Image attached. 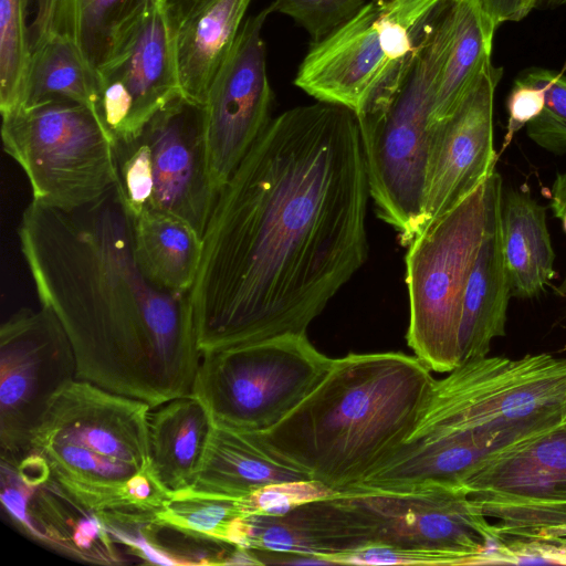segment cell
Listing matches in <instances>:
<instances>
[{
    "label": "cell",
    "mask_w": 566,
    "mask_h": 566,
    "mask_svg": "<svg viewBox=\"0 0 566 566\" xmlns=\"http://www.w3.org/2000/svg\"><path fill=\"white\" fill-rule=\"evenodd\" d=\"M369 197L354 112L317 101L272 118L202 235L200 352L306 333L367 260Z\"/></svg>",
    "instance_id": "1"
},
{
    "label": "cell",
    "mask_w": 566,
    "mask_h": 566,
    "mask_svg": "<svg viewBox=\"0 0 566 566\" xmlns=\"http://www.w3.org/2000/svg\"><path fill=\"white\" fill-rule=\"evenodd\" d=\"M19 239L42 306L71 342L76 379L150 407L191 392L201 352L189 294L139 272L115 188L74 212L32 201Z\"/></svg>",
    "instance_id": "2"
},
{
    "label": "cell",
    "mask_w": 566,
    "mask_h": 566,
    "mask_svg": "<svg viewBox=\"0 0 566 566\" xmlns=\"http://www.w3.org/2000/svg\"><path fill=\"white\" fill-rule=\"evenodd\" d=\"M566 426V358L468 359L436 380L397 451L349 492L411 493L461 485L486 462Z\"/></svg>",
    "instance_id": "3"
},
{
    "label": "cell",
    "mask_w": 566,
    "mask_h": 566,
    "mask_svg": "<svg viewBox=\"0 0 566 566\" xmlns=\"http://www.w3.org/2000/svg\"><path fill=\"white\" fill-rule=\"evenodd\" d=\"M434 381L416 356L348 354L334 359L291 413L259 434L275 454L345 494L406 441Z\"/></svg>",
    "instance_id": "4"
},
{
    "label": "cell",
    "mask_w": 566,
    "mask_h": 566,
    "mask_svg": "<svg viewBox=\"0 0 566 566\" xmlns=\"http://www.w3.org/2000/svg\"><path fill=\"white\" fill-rule=\"evenodd\" d=\"M142 400L74 379L51 401L31 439L51 480L105 525L148 523L156 514L135 505L127 484L150 468L148 415Z\"/></svg>",
    "instance_id": "5"
},
{
    "label": "cell",
    "mask_w": 566,
    "mask_h": 566,
    "mask_svg": "<svg viewBox=\"0 0 566 566\" xmlns=\"http://www.w3.org/2000/svg\"><path fill=\"white\" fill-rule=\"evenodd\" d=\"M440 11L400 82L355 113L369 196L379 218L398 232L406 247L424 227L430 115L441 53Z\"/></svg>",
    "instance_id": "6"
},
{
    "label": "cell",
    "mask_w": 566,
    "mask_h": 566,
    "mask_svg": "<svg viewBox=\"0 0 566 566\" xmlns=\"http://www.w3.org/2000/svg\"><path fill=\"white\" fill-rule=\"evenodd\" d=\"M447 0H369L311 48L294 84L318 102L356 113L407 72Z\"/></svg>",
    "instance_id": "7"
},
{
    "label": "cell",
    "mask_w": 566,
    "mask_h": 566,
    "mask_svg": "<svg viewBox=\"0 0 566 566\" xmlns=\"http://www.w3.org/2000/svg\"><path fill=\"white\" fill-rule=\"evenodd\" d=\"M115 190L130 219L160 211L201 238L218 193L207 164L206 107L182 93L129 139L114 140Z\"/></svg>",
    "instance_id": "8"
},
{
    "label": "cell",
    "mask_w": 566,
    "mask_h": 566,
    "mask_svg": "<svg viewBox=\"0 0 566 566\" xmlns=\"http://www.w3.org/2000/svg\"><path fill=\"white\" fill-rule=\"evenodd\" d=\"M1 136L29 179L33 202L74 212L115 188L114 138L86 105L51 101L18 108L2 115Z\"/></svg>",
    "instance_id": "9"
},
{
    "label": "cell",
    "mask_w": 566,
    "mask_h": 566,
    "mask_svg": "<svg viewBox=\"0 0 566 566\" xmlns=\"http://www.w3.org/2000/svg\"><path fill=\"white\" fill-rule=\"evenodd\" d=\"M486 180L424 227L408 245L406 338L415 356L431 371L449 373L461 363L463 295L484 235Z\"/></svg>",
    "instance_id": "10"
},
{
    "label": "cell",
    "mask_w": 566,
    "mask_h": 566,
    "mask_svg": "<svg viewBox=\"0 0 566 566\" xmlns=\"http://www.w3.org/2000/svg\"><path fill=\"white\" fill-rule=\"evenodd\" d=\"M334 358L304 334L201 353L191 392L212 421L262 432L291 413L325 378Z\"/></svg>",
    "instance_id": "11"
},
{
    "label": "cell",
    "mask_w": 566,
    "mask_h": 566,
    "mask_svg": "<svg viewBox=\"0 0 566 566\" xmlns=\"http://www.w3.org/2000/svg\"><path fill=\"white\" fill-rule=\"evenodd\" d=\"M76 379V359L57 316L21 308L0 328L1 465L15 470L53 398Z\"/></svg>",
    "instance_id": "12"
},
{
    "label": "cell",
    "mask_w": 566,
    "mask_h": 566,
    "mask_svg": "<svg viewBox=\"0 0 566 566\" xmlns=\"http://www.w3.org/2000/svg\"><path fill=\"white\" fill-rule=\"evenodd\" d=\"M271 6L244 20L205 103L208 171L217 193L272 120L262 29Z\"/></svg>",
    "instance_id": "13"
},
{
    "label": "cell",
    "mask_w": 566,
    "mask_h": 566,
    "mask_svg": "<svg viewBox=\"0 0 566 566\" xmlns=\"http://www.w3.org/2000/svg\"><path fill=\"white\" fill-rule=\"evenodd\" d=\"M504 538L566 524V426L493 459L461 484Z\"/></svg>",
    "instance_id": "14"
},
{
    "label": "cell",
    "mask_w": 566,
    "mask_h": 566,
    "mask_svg": "<svg viewBox=\"0 0 566 566\" xmlns=\"http://www.w3.org/2000/svg\"><path fill=\"white\" fill-rule=\"evenodd\" d=\"M350 495L368 512L376 544L443 552L461 565H482L486 551L504 542L462 485Z\"/></svg>",
    "instance_id": "15"
},
{
    "label": "cell",
    "mask_w": 566,
    "mask_h": 566,
    "mask_svg": "<svg viewBox=\"0 0 566 566\" xmlns=\"http://www.w3.org/2000/svg\"><path fill=\"white\" fill-rule=\"evenodd\" d=\"M502 75L503 69L491 62L457 109L431 126L424 227L455 207L495 171L493 105Z\"/></svg>",
    "instance_id": "16"
},
{
    "label": "cell",
    "mask_w": 566,
    "mask_h": 566,
    "mask_svg": "<svg viewBox=\"0 0 566 566\" xmlns=\"http://www.w3.org/2000/svg\"><path fill=\"white\" fill-rule=\"evenodd\" d=\"M97 75L98 115L114 140L136 136L154 114L181 93L161 8Z\"/></svg>",
    "instance_id": "17"
},
{
    "label": "cell",
    "mask_w": 566,
    "mask_h": 566,
    "mask_svg": "<svg viewBox=\"0 0 566 566\" xmlns=\"http://www.w3.org/2000/svg\"><path fill=\"white\" fill-rule=\"evenodd\" d=\"M371 544L374 523L350 494L308 502L281 516H243L233 538L238 548L307 556L321 564Z\"/></svg>",
    "instance_id": "18"
},
{
    "label": "cell",
    "mask_w": 566,
    "mask_h": 566,
    "mask_svg": "<svg viewBox=\"0 0 566 566\" xmlns=\"http://www.w3.org/2000/svg\"><path fill=\"white\" fill-rule=\"evenodd\" d=\"M160 6L161 0H27L29 48L65 39L98 74Z\"/></svg>",
    "instance_id": "19"
},
{
    "label": "cell",
    "mask_w": 566,
    "mask_h": 566,
    "mask_svg": "<svg viewBox=\"0 0 566 566\" xmlns=\"http://www.w3.org/2000/svg\"><path fill=\"white\" fill-rule=\"evenodd\" d=\"M252 0H161L181 93L206 103Z\"/></svg>",
    "instance_id": "20"
},
{
    "label": "cell",
    "mask_w": 566,
    "mask_h": 566,
    "mask_svg": "<svg viewBox=\"0 0 566 566\" xmlns=\"http://www.w3.org/2000/svg\"><path fill=\"white\" fill-rule=\"evenodd\" d=\"M502 178L494 171L486 180L488 214L484 235L463 295L461 363L486 356L492 340L505 335L506 311L512 294L502 248Z\"/></svg>",
    "instance_id": "21"
},
{
    "label": "cell",
    "mask_w": 566,
    "mask_h": 566,
    "mask_svg": "<svg viewBox=\"0 0 566 566\" xmlns=\"http://www.w3.org/2000/svg\"><path fill=\"white\" fill-rule=\"evenodd\" d=\"M441 53L430 125L449 117L491 63L496 24L480 0H447L441 13Z\"/></svg>",
    "instance_id": "22"
},
{
    "label": "cell",
    "mask_w": 566,
    "mask_h": 566,
    "mask_svg": "<svg viewBox=\"0 0 566 566\" xmlns=\"http://www.w3.org/2000/svg\"><path fill=\"white\" fill-rule=\"evenodd\" d=\"M312 479L275 454L259 432L212 424L191 493L240 499L266 485Z\"/></svg>",
    "instance_id": "23"
},
{
    "label": "cell",
    "mask_w": 566,
    "mask_h": 566,
    "mask_svg": "<svg viewBox=\"0 0 566 566\" xmlns=\"http://www.w3.org/2000/svg\"><path fill=\"white\" fill-rule=\"evenodd\" d=\"M212 424L206 405L192 392L150 408L148 474L169 497L192 486Z\"/></svg>",
    "instance_id": "24"
},
{
    "label": "cell",
    "mask_w": 566,
    "mask_h": 566,
    "mask_svg": "<svg viewBox=\"0 0 566 566\" xmlns=\"http://www.w3.org/2000/svg\"><path fill=\"white\" fill-rule=\"evenodd\" d=\"M502 248L511 294L517 298L539 295L555 276L546 210L527 192L503 190Z\"/></svg>",
    "instance_id": "25"
},
{
    "label": "cell",
    "mask_w": 566,
    "mask_h": 566,
    "mask_svg": "<svg viewBox=\"0 0 566 566\" xmlns=\"http://www.w3.org/2000/svg\"><path fill=\"white\" fill-rule=\"evenodd\" d=\"M132 220V252L139 272L153 285L190 294L202 253V238L187 223L160 211Z\"/></svg>",
    "instance_id": "26"
},
{
    "label": "cell",
    "mask_w": 566,
    "mask_h": 566,
    "mask_svg": "<svg viewBox=\"0 0 566 566\" xmlns=\"http://www.w3.org/2000/svg\"><path fill=\"white\" fill-rule=\"evenodd\" d=\"M51 101L80 103L98 114L97 73L72 42L56 36L31 49L29 66L15 109Z\"/></svg>",
    "instance_id": "27"
},
{
    "label": "cell",
    "mask_w": 566,
    "mask_h": 566,
    "mask_svg": "<svg viewBox=\"0 0 566 566\" xmlns=\"http://www.w3.org/2000/svg\"><path fill=\"white\" fill-rule=\"evenodd\" d=\"M247 515L243 497L182 492L165 501L155 523L231 545L237 523Z\"/></svg>",
    "instance_id": "28"
},
{
    "label": "cell",
    "mask_w": 566,
    "mask_h": 566,
    "mask_svg": "<svg viewBox=\"0 0 566 566\" xmlns=\"http://www.w3.org/2000/svg\"><path fill=\"white\" fill-rule=\"evenodd\" d=\"M30 61L27 0H0V111L18 106Z\"/></svg>",
    "instance_id": "29"
},
{
    "label": "cell",
    "mask_w": 566,
    "mask_h": 566,
    "mask_svg": "<svg viewBox=\"0 0 566 566\" xmlns=\"http://www.w3.org/2000/svg\"><path fill=\"white\" fill-rule=\"evenodd\" d=\"M514 81L535 86L544 95L539 115L526 125L530 139L551 153H566V75L532 66L520 72Z\"/></svg>",
    "instance_id": "30"
},
{
    "label": "cell",
    "mask_w": 566,
    "mask_h": 566,
    "mask_svg": "<svg viewBox=\"0 0 566 566\" xmlns=\"http://www.w3.org/2000/svg\"><path fill=\"white\" fill-rule=\"evenodd\" d=\"M367 0H274L273 12L292 18L310 35L312 43L328 36L348 21Z\"/></svg>",
    "instance_id": "31"
},
{
    "label": "cell",
    "mask_w": 566,
    "mask_h": 566,
    "mask_svg": "<svg viewBox=\"0 0 566 566\" xmlns=\"http://www.w3.org/2000/svg\"><path fill=\"white\" fill-rule=\"evenodd\" d=\"M338 494L317 480L304 479L273 483L243 499L249 515L281 516L305 503L329 499Z\"/></svg>",
    "instance_id": "32"
},
{
    "label": "cell",
    "mask_w": 566,
    "mask_h": 566,
    "mask_svg": "<svg viewBox=\"0 0 566 566\" xmlns=\"http://www.w3.org/2000/svg\"><path fill=\"white\" fill-rule=\"evenodd\" d=\"M497 565H566V543L542 539H507L495 548Z\"/></svg>",
    "instance_id": "33"
},
{
    "label": "cell",
    "mask_w": 566,
    "mask_h": 566,
    "mask_svg": "<svg viewBox=\"0 0 566 566\" xmlns=\"http://www.w3.org/2000/svg\"><path fill=\"white\" fill-rule=\"evenodd\" d=\"M543 105L544 95L539 88L514 81L506 102L509 120L502 151L523 126L539 115Z\"/></svg>",
    "instance_id": "34"
},
{
    "label": "cell",
    "mask_w": 566,
    "mask_h": 566,
    "mask_svg": "<svg viewBox=\"0 0 566 566\" xmlns=\"http://www.w3.org/2000/svg\"><path fill=\"white\" fill-rule=\"evenodd\" d=\"M484 11L491 17L496 27L503 22L523 20L536 9L538 0H480Z\"/></svg>",
    "instance_id": "35"
},
{
    "label": "cell",
    "mask_w": 566,
    "mask_h": 566,
    "mask_svg": "<svg viewBox=\"0 0 566 566\" xmlns=\"http://www.w3.org/2000/svg\"><path fill=\"white\" fill-rule=\"evenodd\" d=\"M14 472L20 481L29 488H38L51 479L48 462L36 452H30L24 457Z\"/></svg>",
    "instance_id": "36"
},
{
    "label": "cell",
    "mask_w": 566,
    "mask_h": 566,
    "mask_svg": "<svg viewBox=\"0 0 566 566\" xmlns=\"http://www.w3.org/2000/svg\"><path fill=\"white\" fill-rule=\"evenodd\" d=\"M551 208L558 219L566 212V171L556 176L552 188Z\"/></svg>",
    "instance_id": "37"
},
{
    "label": "cell",
    "mask_w": 566,
    "mask_h": 566,
    "mask_svg": "<svg viewBox=\"0 0 566 566\" xmlns=\"http://www.w3.org/2000/svg\"><path fill=\"white\" fill-rule=\"evenodd\" d=\"M518 539H542L566 543V524L542 527L525 534Z\"/></svg>",
    "instance_id": "38"
},
{
    "label": "cell",
    "mask_w": 566,
    "mask_h": 566,
    "mask_svg": "<svg viewBox=\"0 0 566 566\" xmlns=\"http://www.w3.org/2000/svg\"><path fill=\"white\" fill-rule=\"evenodd\" d=\"M566 4V0H538L536 9H554Z\"/></svg>",
    "instance_id": "39"
},
{
    "label": "cell",
    "mask_w": 566,
    "mask_h": 566,
    "mask_svg": "<svg viewBox=\"0 0 566 566\" xmlns=\"http://www.w3.org/2000/svg\"><path fill=\"white\" fill-rule=\"evenodd\" d=\"M556 293L559 295V296H566V274L562 281V283L558 285V287L556 289Z\"/></svg>",
    "instance_id": "40"
},
{
    "label": "cell",
    "mask_w": 566,
    "mask_h": 566,
    "mask_svg": "<svg viewBox=\"0 0 566 566\" xmlns=\"http://www.w3.org/2000/svg\"><path fill=\"white\" fill-rule=\"evenodd\" d=\"M560 220L563 222V229H564V231L566 233V212L564 213V216H563V218Z\"/></svg>",
    "instance_id": "41"
}]
</instances>
